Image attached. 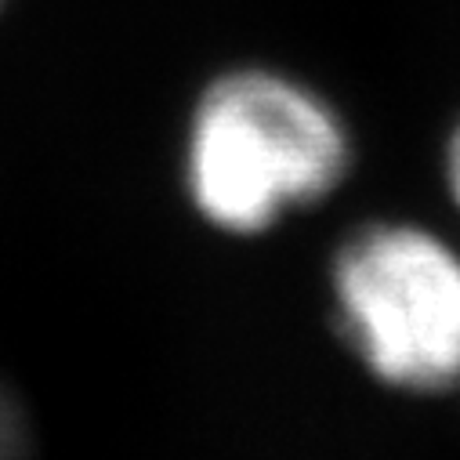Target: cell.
<instances>
[{"label":"cell","instance_id":"obj_1","mask_svg":"<svg viewBox=\"0 0 460 460\" xmlns=\"http://www.w3.org/2000/svg\"><path fill=\"white\" fill-rule=\"evenodd\" d=\"M352 171L344 117L312 84L272 66L210 76L185 117L181 192L221 236L254 240L333 196Z\"/></svg>","mask_w":460,"mask_h":460},{"label":"cell","instance_id":"obj_2","mask_svg":"<svg viewBox=\"0 0 460 460\" xmlns=\"http://www.w3.org/2000/svg\"><path fill=\"white\" fill-rule=\"evenodd\" d=\"M341 337L399 392L460 385V254L413 221H370L330 265Z\"/></svg>","mask_w":460,"mask_h":460},{"label":"cell","instance_id":"obj_3","mask_svg":"<svg viewBox=\"0 0 460 460\" xmlns=\"http://www.w3.org/2000/svg\"><path fill=\"white\" fill-rule=\"evenodd\" d=\"M446 189H449V199L460 210V128L453 131V138L446 146Z\"/></svg>","mask_w":460,"mask_h":460},{"label":"cell","instance_id":"obj_4","mask_svg":"<svg viewBox=\"0 0 460 460\" xmlns=\"http://www.w3.org/2000/svg\"><path fill=\"white\" fill-rule=\"evenodd\" d=\"M8 424H12V413H8L4 395H0V446H4V438H8Z\"/></svg>","mask_w":460,"mask_h":460},{"label":"cell","instance_id":"obj_5","mask_svg":"<svg viewBox=\"0 0 460 460\" xmlns=\"http://www.w3.org/2000/svg\"><path fill=\"white\" fill-rule=\"evenodd\" d=\"M0 8H4V0H0Z\"/></svg>","mask_w":460,"mask_h":460}]
</instances>
